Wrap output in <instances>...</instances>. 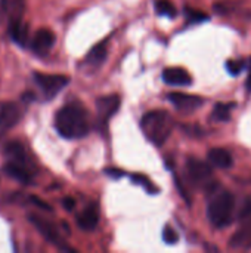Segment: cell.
<instances>
[{"label": "cell", "instance_id": "17", "mask_svg": "<svg viewBox=\"0 0 251 253\" xmlns=\"http://www.w3.org/2000/svg\"><path fill=\"white\" fill-rule=\"evenodd\" d=\"M9 36L10 39L19 44L25 46L28 42V28L22 24V19H9Z\"/></svg>", "mask_w": 251, "mask_h": 253}, {"label": "cell", "instance_id": "18", "mask_svg": "<svg viewBox=\"0 0 251 253\" xmlns=\"http://www.w3.org/2000/svg\"><path fill=\"white\" fill-rule=\"evenodd\" d=\"M107 55H108L107 40H104V42H101L99 44H96V46H93L90 49V52L87 53L84 62H86V65H90V67H99L107 59Z\"/></svg>", "mask_w": 251, "mask_h": 253}, {"label": "cell", "instance_id": "25", "mask_svg": "<svg viewBox=\"0 0 251 253\" xmlns=\"http://www.w3.org/2000/svg\"><path fill=\"white\" fill-rule=\"evenodd\" d=\"M105 172H107V175H109V176H112V178H115V179H118V178H121V176L124 175L120 169H115V168H108Z\"/></svg>", "mask_w": 251, "mask_h": 253}, {"label": "cell", "instance_id": "29", "mask_svg": "<svg viewBox=\"0 0 251 253\" xmlns=\"http://www.w3.org/2000/svg\"><path fill=\"white\" fill-rule=\"evenodd\" d=\"M246 86H247V89L251 92V65H250V71H249V77H247V82H246Z\"/></svg>", "mask_w": 251, "mask_h": 253}, {"label": "cell", "instance_id": "7", "mask_svg": "<svg viewBox=\"0 0 251 253\" xmlns=\"http://www.w3.org/2000/svg\"><path fill=\"white\" fill-rule=\"evenodd\" d=\"M34 82L44 93L46 98H53L58 95L68 83L70 77L62 74H44V73H34Z\"/></svg>", "mask_w": 251, "mask_h": 253}, {"label": "cell", "instance_id": "2", "mask_svg": "<svg viewBox=\"0 0 251 253\" xmlns=\"http://www.w3.org/2000/svg\"><path fill=\"white\" fill-rule=\"evenodd\" d=\"M210 194L209 206H207V216L213 227L223 230L229 227L234 221V208L235 199L229 190L220 188L217 182H215L210 188H207Z\"/></svg>", "mask_w": 251, "mask_h": 253}, {"label": "cell", "instance_id": "26", "mask_svg": "<svg viewBox=\"0 0 251 253\" xmlns=\"http://www.w3.org/2000/svg\"><path fill=\"white\" fill-rule=\"evenodd\" d=\"M31 202L36 205V206H38V208H41L43 211H52V208H50V205H47V203H44V202H41L40 199H37V197H31Z\"/></svg>", "mask_w": 251, "mask_h": 253}, {"label": "cell", "instance_id": "5", "mask_svg": "<svg viewBox=\"0 0 251 253\" xmlns=\"http://www.w3.org/2000/svg\"><path fill=\"white\" fill-rule=\"evenodd\" d=\"M186 173L191 182L200 188H209L216 181H213V169L209 163L198 160V159H188L186 160Z\"/></svg>", "mask_w": 251, "mask_h": 253}, {"label": "cell", "instance_id": "22", "mask_svg": "<svg viewBox=\"0 0 251 253\" xmlns=\"http://www.w3.org/2000/svg\"><path fill=\"white\" fill-rule=\"evenodd\" d=\"M246 68V62L244 61H234V59H229L226 62V70L231 76L237 77L238 74L243 73V70Z\"/></svg>", "mask_w": 251, "mask_h": 253}, {"label": "cell", "instance_id": "1", "mask_svg": "<svg viewBox=\"0 0 251 253\" xmlns=\"http://www.w3.org/2000/svg\"><path fill=\"white\" fill-rule=\"evenodd\" d=\"M56 132L67 139L84 138L90 132V117L80 102H70L58 110L55 116Z\"/></svg>", "mask_w": 251, "mask_h": 253}, {"label": "cell", "instance_id": "4", "mask_svg": "<svg viewBox=\"0 0 251 253\" xmlns=\"http://www.w3.org/2000/svg\"><path fill=\"white\" fill-rule=\"evenodd\" d=\"M240 227L229 240V248L237 251L251 249V199H246L238 212Z\"/></svg>", "mask_w": 251, "mask_h": 253}, {"label": "cell", "instance_id": "8", "mask_svg": "<svg viewBox=\"0 0 251 253\" xmlns=\"http://www.w3.org/2000/svg\"><path fill=\"white\" fill-rule=\"evenodd\" d=\"M96 114H98V122L102 126H107L111 117L117 114L121 105V98L115 93L112 95H105L96 99Z\"/></svg>", "mask_w": 251, "mask_h": 253}, {"label": "cell", "instance_id": "21", "mask_svg": "<svg viewBox=\"0 0 251 253\" xmlns=\"http://www.w3.org/2000/svg\"><path fill=\"white\" fill-rule=\"evenodd\" d=\"M185 16H186L188 22H191V24L209 21V15L207 13H204L201 10H197V9H191V7H186L185 9Z\"/></svg>", "mask_w": 251, "mask_h": 253}, {"label": "cell", "instance_id": "15", "mask_svg": "<svg viewBox=\"0 0 251 253\" xmlns=\"http://www.w3.org/2000/svg\"><path fill=\"white\" fill-rule=\"evenodd\" d=\"M207 159L209 162L219 169H231L234 165V159L231 156V153L225 148H212L207 153Z\"/></svg>", "mask_w": 251, "mask_h": 253}, {"label": "cell", "instance_id": "20", "mask_svg": "<svg viewBox=\"0 0 251 253\" xmlns=\"http://www.w3.org/2000/svg\"><path fill=\"white\" fill-rule=\"evenodd\" d=\"M155 10L158 15L169 16V18H175L178 15V10L170 0H157L155 1Z\"/></svg>", "mask_w": 251, "mask_h": 253}, {"label": "cell", "instance_id": "9", "mask_svg": "<svg viewBox=\"0 0 251 253\" xmlns=\"http://www.w3.org/2000/svg\"><path fill=\"white\" fill-rule=\"evenodd\" d=\"M169 101L180 111V113H194L200 107L204 105V99L197 95H189V93H182V92H172L169 93Z\"/></svg>", "mask_w": 251, "mask_h": 253}, {"label": "cell", "instance_id": "13", "mask_svg": "<svg viewBox=\"0 0 251 253\" xmlns=\"http://www.w3.org/2000/svg\"><path fill=\"white\" fill-rule=\"evenodd\" d=\"M163 80L170 86H189L192 83V77L189 73L180 67H170L163 71Z\"/></svg>", "mask_w": 251, "mask_h": 253}, {"label": "cell", "instance_id": "11", "mask_svg": "<svg viewBox=\"0 0 251 253\" xmlns=\"http://www.w3.org/2000/svg\"><path fill=\"white\" fill-rule=\"evenodd\" d=\"M56 42V36L52 30L49 28H40L36 34H34V39L31 40V49L38 53V55H43L46 52H49L53 44Z\"/></svg>", "mask_w": 251, "mask_h": 253}, {"label": "cell", "instance_id": "10", "mask_svg": "<svg viewBox=\"0 0 251 253\" xmlns=\"http://www.w3.org/2000/svg\"><path fill=\"white\" fill-rule=\"evenodd\" d=\"M22 117L21 108L15 102H1L0 104V130L6 132L16 126Z\"/></svg>", "mask_w": 251, "mask_h": 253}, {"label": "cell", "instance_id": "3", "mask_svg": "<svg viewBox=\"0 0 251 253\" xmlns=\"http://www.w3.org/2000/svg\"><path fill=\"white\" fill-rule=\"evenodd\" d=\"M141 127L146 138L157 147H161L170 136L175 122L172 116L164 110L149 111L141 120Z\"/></svg>", "mask_w": 251, "mask_h": 253}, {"label": "cell", "instance_id": "19", "mask_svg": "<svg viewBox=\"0 0 251 253\" xmlns=\"http://www.w3.org/2000/svg\"><path fill=\"white\" fill-rule=\"evenodd\" d=\"M235 107V104H216L215 108H213V119L217 120V122H229L231 120V110Z\"/></svg>", "mask_w": 251, "mask_h": 253}, {"label": "cell", "instance_id": "27", "mask_svg": "<svg viewBox=\"0 0 251 253\" xmlns=\"http://www.w3.org/2000/svg\"><path fill=\"white\" fill-rule=\"evenodd\" d=\"M62 205H64V208H65L68 212H71V211L75 208V200H74V199H71V197H67V199H64V200H62Z\"/></svg>", "mask_w": 251, "mask_h": 253}, {"label": "cell", "instance_id": "14", "mask_svg": "<svg viewBox=\"0 0 251 253\" xmlns=\"http://www.w3.org/2000/svg\"><path fill=\"white\" fill-rule=\"evenodd\" d=\"M98 224H99V211L95 205H90L77 216V225L84 231L95 230Z\"/></svg>", "mask_w": 251, "mask_h": 253}, {"label": "cell", "instance_id": "12", "mask_svg": "<svg viewBox=\"0 0 251 253\" xmlns=\"http://www.w3.org/2000/svg\"><path fill=\"white\" fill-rule=\"evenodd\" d=\"M4 173L9 175L10 178H13L15 181L24 184V185H30L33 184L34 175L31 172V169L27 165H21V163H15V162H7L3 168Z\"/></svg>", "mask_w": 251, "mask_h": 253}, {"label": "cell", "instance_id": "24", "mask_svg": "<svg viewBox=\"0 0 251 253\" xmlns=\"http://www.w3.org/2000/svg\"><path fill=\"white\" fill-rule=\"evenodd\" d=\"M163 240H164V243H167V245H176V243L179 242V234H178L170 225H167V227H164V230H163Z\"/></svg>", "mask_w": 251, "mask_h": 253}, {"label": "cell", "instance_id": "6", "mask_svg": "<svg viewBox=\"0 0 251 253\" xmlns=\"http://www.w3.org/2000/svg\"><path fill=\"white\" fill-rule=\"evenodd\" d=\"M28 221L36 227V230L49 242V243H52L53 246H56L58 249H61V251H67V252H75L72 248H70L65 242H64V239L58 234V231H56V228H55V225L53 224H50L49 221H46V219H43L41 216H37V215H33V213H30L28 215Z\"/></svg>", "mask_w": 251, "mask_h": 253}, {"label": "cell", "instance_id": "23", "mask_svg": "<svg viewBox=\"0 0 251 253\" xmlns=\"http://www.w3.org/2000/svg\"><path fill=\"white\" fill-rule=\"evenodd\" d=\"M132 179L136 182V184H141L142 187H145V190L151 194L154 193H158V188L155 185H152V182L146 178V176H142V175H132Z\"/></svg>", "mask_w": 251, "mask_h": 253}, {"label": "cell", "instance_id": "28", "mask_svg": "<svg viewBox=\"0 0 251 253\" xmlns=\"http://www.w3.org/2000/svg\"><path fill=\"white\" fill-rule=\"evenodd\" d=\"M34 98H36V96H34V93H31V92H27V93L22 95V101H28V102L33 101Z\"/></svg>", "mask_w": 251, "mask_h": 253}, {"label": "cell", "instance_id": "16", "mask_svg": "<svg viewBox=\"0 0 251 253\" xmlns=\"http://www.w3.org/2000/svg\"><path fill=\"white\" fill-rule=\"evenodd\" d=\"M4 156L9 159V162H15V163L28 166V157H27L25 148L19 141H9L4 145Z\"/></svg>", "mask_w": 251, "mask_h": 253}]
</instances>
